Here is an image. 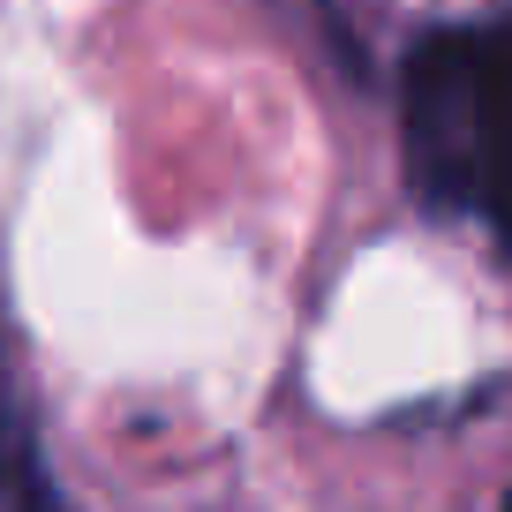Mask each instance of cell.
Here are the masks:
<instances>
[{
    "mask_svg": "<svg viewBox=\"0 0 512 512\" xmlns=\"http://www.w3.org/2000/svg\"><path fill=\"white\" fill-rule=\"evenodd\" d=\"M407 174L437 211H482L512 256V23H452L407 53Z\"/></svg>",
    "mask_w": 512,
    "mask_h": 512,
    "instance_id": "6da1fadb",
    "label": "cell"
},
{
    "mask_svg": "<svg viewBox=\"0 0 512 512\" xmlns=\"http://www.w3.org/2000/svg\"><path fill=\"white\" fill-rule=\"evenodd\" d=\"M0 512H68L46 460H38V437H31V415H23L8 347H0Z\"/></svg>",
    "mask_w": 512,
    "mask_h": 512,
    "instance_id": "7a4b0ae2",
    "label": "cell"
},
{
    "mask_svg": "<svg viewBox=\"0 0 512 512\" xmlns=\"http://www.w3.org/2000/svg\"><path fill=\"white\" fill-rule=\"evenodd\" d=\"M505 512H512V490H505Z\"/></svg>",
    "mask_w": 512,
    "mask_h": 512,
    "instance_id": "3957f363",
    "label": "cell"
}]
</instances>
